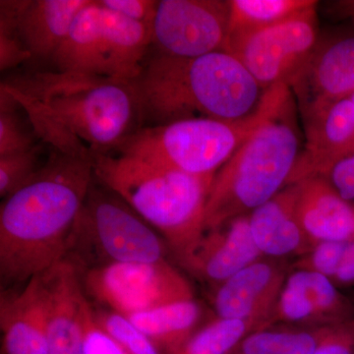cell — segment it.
<instances>
[{"instance_id": "obj_15", "label": "cell", "mask_w": 354, "mask_h": 354, "mask_svg": "<svg viewBox=\"0 0 354 354\" xmlns=\"http://www.w3.org/2000/svg\"><path fill=\"white\" fill-rule=\"evenodd\" d=\"M354 319V304L322 274L295 270L288 274L272 316V326L297 329L329 327Z\"/></svg>"}, {"instance_id": "obj_33", "label": "cell", "mask_w": 354, "mask_h": 354, "mask_svg": "<svg viewBox=\"0 0 354 354\" xmlns=\"http://www.w3.org/2000/svg\"><path fill=\"white\" fill-rule=\"evenodd\" d=\"M325 177L342 199L354 206V153L337 162Z\"/></svg>"}, {"instance_id": "obj_25", "label": "cell", "mask_w": 354, "mask_h": 354, "mask_svg": "<svg viewBox=\"0 0 354 354\" xmlns=\"http://www.w3.org/2000/svg\"><path fill=\"white\" fill-rule=\"evenodd\" d=\"M41 143L19 104L0 91V158L30 150Z\"/></svg>"}, {"instance_id": "obj_34", "label": "cell", "mask_w": 354, "mask_h": 354, "mask_svg": "<svg viewBox=\"0 0 354 354\" xmlns=\"http://www.w3.org/2000/svg\"><path fill=\"white\" fill-rule=\"evenodd\" d=\"M84 354H127L113 337L97 326L93 311L87 324Z\"/></svg>"}, {"instance_id": "obj_7", "label": "cell", "mask_w": 354, "mask_h": 354, "mask_svg": "<svg viewBox=\"0 0 354 354\" xmlns=\"http://www.w3.org/2000/svg\"><path fill=\"white\" fill-rule=\"evenodd\" d=\"M162 241L127 202L95 179L67 258L80 272L120 263L158 262L167 255Z\"/></svg>"}, {"instance_id": "obj_11", "label": "cell", "mask_w": 354, "mask_h": 354, "mask_svg": "<svg viewBox=\"0 0 354 354\" xmlns=\"http://www.w3.org/2000/svg\"><path fill=\"white\" fill-rule=\"evenodd\" d=\"M228 23L227 0H160L151 48L153 53L176 58L227 50Z\"/></svg>"}, {"instance_id": "obj_3", "label": "cell", "mask_w": 354, "mask_h": 354, "mask_svg": "<svg viewBox=\"0 0 354 354\" xmlns=\"http://www.w3.org/2000/svg\"><path fill=\"white\" fill-rule=\"evenodd\" d=\"M131 84L142 127L195 118L241 120L264 94L239 58L225 50L194 58L153 53Z\"/></svg>"}, {"instance_id": "obj_20", "label": "cell", "mask_w": 354, "mask_h": 354, "mask_svg": "<svg viewBox=\"0 0 354 354\" xmlns=\"http://www.w3.org/2000/svg\"><path fill=\"white\" fill-rule=\"evenodd\" d=\"M300 225L313 243L354 239V206L342 199L325 176L297 183Z\"/></svg>"}, {"instance_id": "obj_19", "label": "cell", "mask_w": 354, "mask_h": 354, "mask_svg": "<svg viewBox=\"0 0 354 354\" xmlns=\"http://www.w3.org/2000/svg\"><path fill=\"white\" fill-rule=\"evenodd\" d=\"M91 0H17L16 25L31 62L51 60Z\"/></svg>"}, {"instance_id": "obj_9", "label": "cell", "mask_w": 354, "mask_h": 354, "mask_svg": "<svg viewBox=\"0 0 354 354\" xmlns=\"http://www.w3.org/2000/svg\"><path fill=\"white\" fill-rule=\"evenodd\" d=\"M80 272L87 297L124 317L194 299L189 281L167 259L120 263Z\"/></svg>"}, {"instance_id": "obj_26", "label": "cell", "mask_w": 354, "mask_h": 354, "mask_svg": "<svg viewBox=\"0 0 354 354\" xmlns=\"http://www.w3.org/2000/svg\"><path fill=\"white\" fill-rule=\"evenodd\" d=\"M95 322L127 354H164L143 332L127 318L111 310L93 309Z\"/></svg>"}, {"instance_id": "obj_18", "label": "cell", "mask_w": 354, "mask_h": 354, "mask_svg": "<svg viewBox=\"0 0 354 354\" xmlns=\"http://www.w3.org/2000/svg\"><path fill=\"white\" fill-rule=\"evenodd\" d=\"M297 192V183L286 186L248 216L253 241L266 258H299L316 245L298 221Z\"/></svg>"}, {"instance_id": "obj_27", "label": "cell", "mask_w": 354, "mask_h": 354, "mask_svg": "<svg viewBox=\"0 0 354 354\" xmlns=\"http://www.w3.org/2000/svg\"><path fill=\"white\" fill-rule=\"evenodd\" d=\"M44 144L39 143L30 150L0 158V196L6 199L24 185L46 162L41 160Z\"/></svg>"}, {"instance_id": "obj_16", "label": "cell", "mask_w": 354, "mask_h": 354, "mask_svg": "<svg viewBox=\"0 0 354 354\" xmlns=\"http://www.w3.org/2000/svg\"><path fill=\"white\" fill-rule=\"evenodd\" d=\"M248 216L203 232L196 243L179 258L180 265L199 281L216 288L262 259L264 256L253 241Z\"/></svg>"}, {"instance_id": "obj_35", "label": "cell", "mask_w": 354, "mask_h": 354, "mask_svg": "<svg viewBox=\"0 0 354 354\" xmlns=\"http://www.w3.org/2000/svg\"><path fill=\"white\" fill-rule=\"evenodd\" d=\"M329 327L301 329L286 354H315Z\"/></svg>"}, {"instance_id": "obj_32", "label": "cell", "mask_w": 354, "mask_h": 354, "mask_svg": "<svg viewBox=\"0 0 354 354\" xmlns=\"http://www.w3.org/2000/svg\"><path fill=\"white\" fill-rule=\"evenodd\" d=\"M315 354H354V319L330 326Z\"/></svg>"}, {"instance_id": "obj_13", "label": "cell", "mask_w": 354, "mask_h": 354, "mask_svg": "<svg viewBox=\"0 0 354 354\" xmlns=\"http://www.w3.org/2000/svg\"><path fill=\"white\" fill-rule=\"evenodd\" d=\"M288 87L302 120L354 94V34L319 39Z\"/></svg>"}, {"instance_id": "obj_12", "label": "cell", "mask_w": 354, "mask_h": 354, "mask_svg": "<svg viewBox=\"0 0 354 354\" xmlns=\"http://www.w3.org/2000/svg\"><path fill=\"white\" fill-rule=\"evenodd\" d=\"M48 354H84L93 308L78 267L68 258L36 276Z\"/></svg>"}, {"instance_id": "obj_24", "label": "cell", "mask_w": 354, "mask_h": 354, "mask_svg": "<svg viewBox=\"0 0 354 354\" xmlns=\"http://www.w3.org/2000/svg\"><path fill=\"white\" fill-rule=\"evenodd\" d=\"M259 330L245 321L216 318L171 354H230L246 335Z\"/></svg>"}, {"instance_id": "obj_36", "label": "cell", "mask_w": 354, "mask_h": 354, "mask_svg": "<svg viewBox=\"0 0 354 354\" xmlns=\"http://www.w3.org/2000/svg\"><path fill=\"white\" fill-rule=\"evenodd\" d=\"M332 281L337 288L354 286V239L348 241L341 263Z\"/></svg>"}, {"instance_id": "obj_37", "label": "cell", "mask_w": 354, "mask_h": 354, "mask_svg": "<svg viewBox=\"0 0 354 354\" xmlns=\"http://www.w3.org/2000/svg\"><path fill=\"white\" fill-rule=\"evenodd\" d=\"M332 12L344 18L354 20V0H339L330 2Z\"/></svg>"}, {"instance_id": "obj_30", "label": "cell", "mask_w": 354, "mask_h": 354, "mask_svg": "<svg viewBox=\"0 0 354 354\" xmlns=\"http://www.w3.org/2000/svg\"><path fill=\"white\" fill-rule=\"evenodd\" d=\"M348 241L318 242L308 253L298 258L292 266L295 270H304L334 278Z\"/></svg>"}, {"instance_id": "obj_2", "label": "cell", "mask_w": 354, "mask_h": 354, "mask_svg": "<svg viewBox=\"0 0 354 354\" xmlns=\"http://www.w3.org/2000/svg\"><path fill=\"white\" fill-rule=\"evenodd\" d=\"M94 181L92 160L53 151L39 171L2 201V288L26 285L68 257L77 220Z\"/></svg>"}, {"instance_id": "obj_14", "label": "cell", "mask_w": 354, "mask_h": 354, "mask_svg": "<svg viewBox=\"0 0 354 354\" xmlns=\"http://www.w3.org/2000/svg\"><path fill=\"white\" fill-rule=\"evenodd\" d=\"M288 274L283 260L263 257L247 266L216 286L213 295L216 318L245 321L260 330L271 327Z\"/></svg>"}, {"instance_id": "obj_38", "label": "cell", "mask_w": 354, "mask_h": 354, "mask_svg": "<svg viewBox=\"0 0 354 354\" xmlns=\"http://www.w3.org/2000/svg\"><path fill=\"white\" fill-rule=\"evenodd\" d=\"M351 101H353V102L354 104V94L351 95Z\"/></svg>"}, {"instance_id": "obj_6", "label": "cell", "mask_w": 354, "mask_h": 354, "mask_svg": "<svg viewBox=\"0 0 354 354\" xmlns=\"http://www.w3.org/2000/svg\"><path fill=\"white\" fill-rule=\"evenodd\" d=\"M290 90L279 84L264 91L257 109L237 120L195 118L142 127L114 152L156 160L196 176L216 174L262 124Z\"/></svg>"}, {"instance_id": "obj_4", "label": "cell", "mask_w": 354, "mask_h": 354, "mask_svg": "<svg viewBox=\"0 0 354 354\" xmlns=\"http://www.w3.org/2000/svg\"><path fill=\"white\" fill-rule=\"evenodd\" d=\"M95 179L152 225L176 259L204 232L205 211L216 174L196 176L156 160L120 152L93 158Z\"/></svg>"}, {"instance_id": "obj_29", "label": "cell", "mask_w": 354, "mask_h": 354, "mask_svg": "<svg viewBox=\"0 0 354 354\" xmlns=\"http://www.w3.org/2000/svg\"><path fill=\"white\" fill-rule=\"evenodd\" d=\"M301 329L274 325L246 335L230 354H286Z\"/></svg>"}, {"instance_id": "obj_31", "label": "cell", "mask_w": 354, "mask_h": 354, "mask_svg": "<svg viewBox=\"0 0 354 354\" xmlns=\"http://www.w3.org/2000/svg\"><path fill=\"white\" fill-rule=\"evenodd\" d=\"M104 8L147 26L152 30L158 1L153 0H97Z\"/></svg>"}, {"instance_id": "obj_8", "label": "cell", "mask_w": 354, "mask_h": 354, "mask_svg": "<svg viewBox=\"0 0 354 354\" xmlns=\"http://www.w3.org/2000/svg\"><path fill=\"white\" fill-rule=\"evenodd\" d=\"M150 28L91 0L51 58L53 70L131 81L141 73L151 48Z\"/></svg>"}, {"instance_id": "obj_1", "label": "cell", "mask_w": 354, "mask_h": 354, "mask_svg": "<svg viewBox=\"0 0 354 354\" xmlns=\"http://www.w3.org/2000/svg\"><path fill=\"white\" fill-rule=\"evenodd\" d=\"M0 91L24 109L41 143L70 157L93 160L113 153L142 128L128 81L34 69L7 77Z\"/></svg>"}, {"instance_id": "obj_21", "label": "cell", "mask_w": 354, "mask_h": 354, "mask_svg": "<svg viewBox=\"0 0 354 354\" xmlns=\"http://www.w3.org/2000/svg\"><path fill=\"white\" fill-rule=\"evenodd\" d=\"M0 329L2 353L48 354L46 321L36 277L21 290H2Z\"/></svg>"}, {"instance_id": "obj_10", "label": "cell", "mask_w": 354, "mask_h": 354, "mask_svg": "<svg viewBox=\"0 0 354 354\" xmlns=\"http://www.w3.org/2000/svg\"><path fill=\"white\" fill-rule=\"evenodd\" d=\"M317 6L267 29L230 39L225 51L239 58L263 91L288 86L320 39Z\"/></svg>"}, {"instance_id": "obj_17", "label": "cell", "mask_w": 354, "mask_h": 354, "mask_svg": "<svg viewBox=\"0 0 354 354\" xmlns=\"http://www.w3.org/2000/svg\"><path fill=\"white\" fill-rule=\"evenodd\" d=\"M302 121L304 149L286 186L310 177L326 176L337 162L354 153V104L351 97Z\"/></svg>"}, {"instance_id": "obj_23", "label": "cell", "mask_w": 354, "mask_h": 354, "mask_svg": "<svg viewBox=\"0 0 354 354\" xmlns=\"http://www.w3.org/2000/svg\"><path fill=\"white\" fill-rule=\"evenodd\" d=\"M227 2L230 6L228 39L279 24L318 4L314 0H227Z\"/></svg>"}, {"instance_id": "obj_5", "label": "cell", "mask_w": 354, "mask_h": 354, "mask_svg": "<svg viewBox=\"0 0 354 354\" xmlns=\"http://www.w3.org/2000/svg\"><path fill=\"white\" fill-rule=\"evenodd\" d=\"M297 109L290 88L271 115L216 172L204 232L250 215L286 187L300 153Z\"/></svg>"}, {"instance_id": "obj_22", "label": "cell", "mask_w": 354, "mask_h": 354, "mask_svg": "<svg viewBox=\"0 0 354 354\" xmlns=\"http://www.w3.org/2000/svg\"><path fill=\"white\" fill-rule=\"evenodd\" d=\"M202 306L195 299L165 305L127 318L164 354L174 353L201 329Z\"/></svg>"}, {"instance_id": "obj_28", "label": "cell", "mask_w": 354, "mask_h": 354, "mask_svg": "<svg viewBox=\"0 0 354 354\" xmlns=\"http://www.w3.org/2000/svg\"><path fill=\"white\" fill-rule=\"evenodd\" d=\"M17 0L0 1V69L15 68L31 60L18 35L16 25Z\"/></svg>"}]
</instances>
